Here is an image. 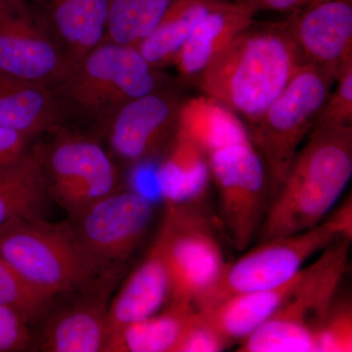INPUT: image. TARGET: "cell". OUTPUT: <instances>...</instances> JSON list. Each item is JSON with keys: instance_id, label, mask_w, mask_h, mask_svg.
Segmentation results:
<instances>
[{"instance_id": "cell-30", "label": "cell", "mask_w": 352, "mask_h": 352, "mask_svg": "<svg viewBox=\"0 0 352 352\" xmlns=\"http://www.w3.org/2000/svg\"><path fill=\"white\" fill-rule=\"evenodd\" d=\"M336 87L323 104L314 126H352V66L338 76Z\"/></svg>"}, {"instance_id": "cell-28", "label": "cell", "mask_w": 352, "mask_h": 352, "mask_svg": "<svg viewBox=\"0 0 352 352\" xmlns=\"http://www.w3.org/2000/svg\"><path fill=\"white\" fill-rule=\"evenodd\" d=\"M352 351V307L333 302L315 333V352Z\"/></svg>"}, {"instance_id": "cell-19", "label": "cell", "mask_w": 352, "mask_h": 352, "mask_svg": "<svg viewBox=\"0 0 352 352\" xmlns=\"http://www.w3.org/2000/svg\"><path fill=\"white\" fill-rule=\"evenodd\" d=\"M65 120L50 87L0 73V126L34 138L57 131Z\"/></svg>"}, {"instance_id": "cell-33", "label": "cell", "mask_w": 352, "mask_h": 352, "mask_svg": "<svg viewBox=\"0 0 352 352\" xmlns=\"http://www.w3.org/2000/svg\"><path fill=\"white\" fill-rule=\"evenodd\" d=\"M251 9L254 13L258 11L292 13L320 0H235Z\"/></svg>"}, {"instance_id": "cell-32", "label": "cell", "mask_w": 352, "mask_h": 352, "mask_svg": "<svg viewBox=\"0 0 352 352\" xmlns=\"http://www.w3.org/2000/svg\"><path fill=\"white\" fill-rule=\"evenodd\" d=\"M32 139L22 132L0 126V170L22 159L30 150Z\"/></svg>"}, {"instance_id": "cell-14", "label": "cell", "mask_w": 352, "mask_h": 352, "mask_svg": "<svg viewBox=\"0 0 352 352\" xmlns=\"http://www.w3.org/2000/svg\"><path fill=\"white\" fill-rule=\"evenodd\" d=\"M115 277L69 294L72 300L57 307L53 300L39 321L34 349L45 352H105L109 338L108 296Z\"/></svg>"}, {"instance_id": "cell-2", "label": "cell", "mask_w": 352, "mask_h": 352, "mask_svg": "<svg viewBox=\"0 0 352 352\" xmlns=\"http://www.w3.org/2000/svg\"><path fill=\"white\" fill-rule=\"evenodd\" d=\"M352 176V126H314L271 199L259 242L303 232L325 220Z\"/></svg>"}, {"instance_id": "cell-34", "label": "cell", "mask_w": 352, "mask_h": 352, "mask_svg": "<svg viewBox=\"0 0 352 352\" xmlns=\"http://www.w3.org/2000/svg\"><path fill=\"white\" fill-rule=\"evenodd\" d=\"M329 222L335 227L340 238L351 241L352 239V201L351 197L346 199V201L339 208L333 210L330 217H326Z\"/></svg>"}, {"instance_id": "cell-18", "label": "cell", "mask_w": 352, "mask_h": 352, "mask_svg": "<svg viewBox=\"0 0 352 352\" xmlns=\"http://www.w3.org/2000/svg\"><path fill=\"white\" fill-rule=\"evenodd\" d=\"M110 0H48L47 21L68 72L107 36Z\"/></svg>"}, {"instance_id": "cell-15", "label": "cell", "mask_w": 352, "mask_h": 352, "mask_svg": "<svg viewBox=\"0 0 352 352\" xmlns=\"http://www.w3.org/2000/svg\"><path fill=\"white\" fill-rule=\"evenodd\" d=\"M302 64L336 76L352 66V0H320L283 20Z\"/></svg>"}, {"instance_id": "cell-12", "label": "cell", "mask_w": 352, "mask_h": 352, "mask_svg": "<svg viewBox=\"0 0 352 352\" xmlns=\"http://www.w3.org/2000/svg\"><path fill=\"white\" fill-rule=\"evenodd\" d=\"M183 101L170 85L143 95L102 122L95 136L116 163H147L164 152L175 138Z\"/></svg>"}, {"instance_id": "cell-10", "label": "cell", "mask_w": 352, "mask_h": 352, "mask_svg": "<svg viewBox=\"0 0 352 352\" xmlns=\"http://www.w3.org/2000/svg\"><path fill=\"white\" fill-rule=\"evenodd\" d=\"M208 162L222 224L234 249L244 252L258 239L270 206L265 166L251 140L215 150Z\"/></svg>"}, {"instance_id": "cell-13", "label": "cell", "mask_w": 352, "mask_h": 352, "mask_svg": "<svg viewBox=\"0 0 352 352\" xmlns=\"http://www.w3.org/2000/svg\"><path fill=\"white\" fill-rule=\"evenodd\" d=\"M0 73L47 87L68 73L46 18H39L27 0H0Z\"/></svg>"}, {"instance_id": "cell-22", "label": "cell", "mask_w": 352, "mask_h": 352, "mask_svg": "<svg viewBox=\"0 0 352 352\" xmlns=\"http://www.w3.org/2000/svg\"><path fill=\"white\" fill-rule=\"evenodd\" d=\"M176 133L195 143L208 156L220 148L250 140L245 122L205 95L183 101Z\"/></svg>"}, {"instance_id": "cell-25", "label": "cell", "mask_w": 352, "mask_h": 352, "mask_svg": "<svg viewBox=\"0 0 352 352\" xmlns=\"http://www.w3.org/2000/svg\"><path fill=\"white\" fill-rule=\"evenodd\" d=\"M194 310L170 303L166 309L113 333L105 352H175Z\"/></svg>"}, {"instance_id": "cell-6", "label": "cell", "mask_w": 352, "mask_h": 352, "mask_svg": "<svg viewBox=\"0 0 352 352\" xmlns=\"http://www.w3.org/2000/svg\"><path fill=\"white\" fill-rule=\"evenodd\" d=\"M336 80L337 76L324 67L300 65L270 107L245 126L265 166L271 199L281 186Z\"/></svg>"}, {"instance_id": "cell-23", "label": "cell", "mask_w": 352, "mask_h": 352, "mask_svg": "<svg viewBox=\"0 0 352 352\" xmlns=\"http://www.w3.org/2000/svg\"><path fill=\"white\" fill-rule=\"evenodd\" d=\"M226 0H173L154 32L138 50L157 69L170 66L201 20Z\"/></svg>"}, {"instance_id": "cell-26", "label": "cell", "mask_w": 352, "mask_h": 352, "mask_svg": "<svg viewBox=\"0 0 352 352\" xmlns=\"http://www.w3.org/2000/svg\"><path fill=\"white\" fill-rule=\"evenodd\" d=\"M173 0H110L105 41L138 46L154 32Z\"/></svg>"}, {"instance_id": "cell-9", "label": "cell", "mask_w": 352, "mask_h": 352, "mask_svg": "<svg viewBox=\"0 0 352 352\" xmlns=\"http://www.w3.org/2000/svg\"><path fill=\"white\" fill-rule=\"evenodd\" d=\"M153 217L154 204L149 197L119 188L67 222L76 244L97 270L117 276L142 242Z\"/></svg>"}, {"instance_id": "cell-4", "label": "cell", "mask_w": 352, "mask_h": 352, "mask_svg": "<svg viewBox=\"0 0 352 352\" xmlns=\"http://www.w3.org/2000/svg\"><path fill=\"white\" fill-rule=\"evenodd\" d=\"M0 256L32 286L54 298L117 277L97 270L76 244L67 221L14 220L0 228Z\"/></svg>"}, {"instance_id": "cell-24", "label": "cell", "mask_w": 352, "mask_h": 352, "mask_svg": "<svg viewBox=\"0 0 352 352\" xmlns=\"http://www.w3.org/2000/svg\"><path fill=\"white\" fill-rule=\"evenodd\" d=\"M50 197L34 148L15 164L0 170V228L14 220L38 217Z\"/></svg>"}, {"instance_id": "cell-27", "label": "cell", "mask_w": 352, "mask_h": 352, "mask_svg": "<svg viewBox=\"0 0 352 352\" xmlns=\"http://www.w3.org/2000/svg\"><path fill=\"white\" fill-rule=\"evenodd\" d=\"M53 300L0 256V305L15 310L32 327L43 318Z\"/></svg>"}, {"instance_id": "cell-3", "label": "cell", "mask_w": 352, "mask_h": 352, "mask_svg": "<svg viewBox=\"0 0 352 352\" xmlns=\"http://www.w3.org/2000/svg\"><path fill=\"white\" fill-rule=\"evenodd\" d=\"M168 85L138 46L105 41L50 87L66 119L75 116L97 127L129 101Z\"/></svg>"}, {"instance_id": "cell-11", "label": "cell", "mask_w": 352, "mask_h": 352, "mask_svg": "<svg viewBox=\"0 0 352 352\" xmlns=\"http://www.w3.org/2000/svg\"><path fill=\"white\" fill-rule=\"evenodd\" d=\"M327 219L303 232L264 241L234 263H226L217 286L200 309L229 296L276 288L293 279L317 252L339 239Z\"/></svg>"}, {"instance_id": "cell-29", "label": "cell", "mask_w": 352, "mask_h": 352, "mask_svg": "<svg viewBox=\"0 0 352 352\" xmlns=\"http://www.w3.org/2000/svg\"><path fill=\"white\" fill-rule=\"evenodd\" d=\"M232 344L201 310L190 315L175 352H219Z\"/></svg>"}, {"instance_id": "cell-16", "label": "cell", "mask_w": 352, "mask_h": 352, "mask_svg": "<svg viewBox=\"0 0 352 352\" xmlns=\"http://www.w3.org/2000/svg\"><path fill=\"white\" fill-rule=\"evenodd\" d=\"M256 13L226 0L208 14L176 55L173 66L183 83H196L201 73L241 32L254 22Z\"/></svg>"}, {"instance_id": "cell-31", "label": "cell", "mask_w": 352, "mask_h": 352, "mask_svg": "<svg viewBox=\"0 0 352 352\" xmlns=\"http://www.w3.org/2000/svg\"><path fill=\"white\" fill-rule=\"evenodd\" d=\"M32 349H34V337L31 326L15 310L0 305V352Z\"/></svg>"}, {"instance_id": "cell-5", "label": "cell", "mask_w": 352, "mask_h": 352, "mask_svg": "<svg viewBox=\"0 0 352 352\" xmlns=\"http://www.w3.org/2000/svg\"><path fill=\"white\" fill-rule=\"evenodd\" d=\"M351 241L339 238L303 267L293 295L240 342V352H315V333L328 314L349 263Z\"/></svg>"}, {"instance_id": "cell-1", "label": "cell", "mask_w": 352, "mask_h": 352, "mask_svg": "<svg viewBox=\"0 0 352 352\" xmlns=\"http://www.w3.org/2000/svg\"><path fill=\"white\" fill-rule=\"evenodd\" d=\"M302 65L283 21L256 23L241 32L197 80L214 99L252 124L281 94Z\"/></svg>"}, {"instance_id": "cell-8", "label": "cell", "mask_w": 352, "mask_h": 352, "mask_svg": "<svg viewBox=\"0 0 352 352\" xmlns=\"http://www.w3.org/2000/svg\"><path fill=\"white\" fill-rule=\"evenodd\" d=\"M55 131L56 136L34 148L50 200L73 217L120 187L118 164L96 136Z\"/></svg>"}, {"instance_id": "cell-20", "label": "cell", "mask_w": 352, "mask_h": 352, "mask_svg": "<svg viewBox=\"0 0 352 352\" xmlns=\"http://www.w3.org/2000/svg\"><path fill=\"white\" fill-rule=\"evenodd\" d=\"M164 152L156 173L160 195L168 207L195 206L212 182L207 153L177 133Z\"/></svg>"}, {"instance_id": "cell-17", "label": "cell", "mask_w": 352, "mask_h": 352, "mask_svg": "<svg viewBox=\"0 0 352 352\" xmlns=\"http://www.w3.org/2000/svg\"><path fill=\"white\" fill-rule=\"evenodd\" d=\"M170 298V276L159 248L154 244L108 307L110 337L129 324L161 311Z\"/></svg>"}, {"instance_id": "cell-7", "label": "cell", "mask_w": 352, "mask_h": 352, "mask_svg": "<svg viewBox=\"0 0 352 352\" xmlns=\"http://www.w3.org/2000/svg\"><path fill=\"white\" fill-rule=\"evenodd\" d=\"M155 244L170 276V303L200 309L226 265L210 220L195 206L168 207Z\"/></svg>"}, {"instance_id": "cell-21", "label": "cell", "mask_w": 352, "mask_h": 352, "mask_svg": "<svg viewBox=\"0 0 352 352\" xmlns=\"http://www.w3.org/2000/svg\"><path fill=\"white\" fill-rule=\"evenodd\" d=\"M302 270L293 279L276 288L229 296L201 310L232 344L241 342L267 321L293 295L302 279Z\"/></svg>"}]
</instances>
